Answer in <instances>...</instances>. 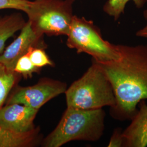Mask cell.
<instances>
[{
    "label": "cell",
    "mask_w": 147,
    "mask_h": 147,
    "mask_svg": "<svg viewBox=\"0 0 147 147\" xmlns=\"http://www.w3.org/2000/svg\"><path fill=\"white\" fill-rule=\"evenodd\" d=\"M118 59L97 62L110 82L116 97V105L110 113L117 121H131L137 106L147 100V45L116 44ZM95 61V60H94Z\"/></svg>",
    "instance_id": "obj_1"
},
{
    "label": "cell",
    "mask_w": 147,
    "mask_h": 147,
    "mask_svg": "<svg viewBox=\"0 0 147 147\" xmlns=\"http://www.w3.org/2000/svg\"><path fill=\"white\" fill-rule=\"evenodd\" d=\"M103 109L82 110L67 107L56 128L42 141L45 147H60L71 141L95 142L105 130Z\"/></svg>",
    "instance_id": "obj_2"
},
{
    "label": "cell",
    "mask_w": 147,
    "mask_h": 147,
    "mask_svg": "<svg viewBox=\"0 0 147 147\" xmlns=\"http://www.w3.org/2000/svg\"><path fill=\"white\" fill-rule=\"evenodd\" d=\"M64 93L67 107L89 110L116 105L110 82L99 64L93 59L84 74L67 88Z\"/></svg>",
    "instance_id": "obj_3"
},
{
    "label": "cell",
    "mask_w": 147,
    "mask_h": 147,
    "mask_svg": "<svg viewBox=\"0 0 147 147\" xmlns=\"http://www.w3.org/2000/svg\"><path fill=\"white\" fill-rule=\"evenodd\" d=\"M76 0L30 1L25 13L32 28L41 36H67Z\"/></svg>",
    "instance_id": "obj_4"
},
{
    "label": "cell",
    "mask_w": 147,
    "mask_h": 147,
    "mask_svg": "<svg viewBox=\"0 0 147 147\" xmlns=\"http://www.w3.org/2000/svg\"><path fill=\"white\" fill-rule=\"evenodd\" d=\"M67 45L78 53L89 55L97 62L115 61L119 57L116 44L105 40L99 28L84 17L74 16Z\"/></svg>",
    "instance_id": "obj_5"
},
{
    "label": "cell",
    "mask_w": 147,
    "mask_h": 147,
    "mask_svg": "<svg viewBox=\"0 0 147 147\" xmlns=\"http://www.w3.org/2000/svg\"><path fill=\"white\" fill-rule=\"evenodd\" d=\"M65 83L58 80L43 78L36 84L21 87L16 85L9 95L5 104H19L39 110L49 101L64 93Z\"/></svg>",
    "instance_id": "obj_6"
},
{
    "label": "cell",
    "mask_w": 147,
    "mask_h": 147,
    "mask_svg": "<svg viewBox=\"0 0 147 147\" xmlns=\"http://www.w3.org/2000/svg\"><path fill=\"white\" fill-rule=\"evenodd\" d=\"M35 48L45 49L47 44L44 36L34 31L30 22L27 21L20 30V34L0 54V63L8 69L14 71L19 59Z\"/></svg>",
    "instance_id": "obj_7"
},
{
    "label": "cell",
    "mask_w": 147,
    "mask_h": 147,
    "mask_svg": "<svg viewBox=\"0 0 147 147\" xmlns=\"http://www.w3.org/2000/svg\"><path fill=\"white\" fill-rule=\"evenodd\" d=\"M39 110L19 104H5L0 109V126L18 133L34 129Z\"/></svg>",
    "instance_id": "obj_8"
},
{
    "label": "cell",
    "mask_w": 147,
    "mask_h": 147,
    "mask_svg": "<svg viewBox=\"0 0 147 147\" xmlns=\"http://www.w3.org/2000/svg\"><path fill=\"white\" fill-rule=\"evenodd\" d=\"M139 106L131 123L123 131V147L147 146V103L145 100H142Z\"/></svg>",
    "instance_id": "obj_9"
},
{
    "label": "cell",
    "mask_w": 147,
    "mask_h": 147,
    "mask_svg": "<svg viewBox=\"0 0 147 147\" xmlns=\"http://www.w3.org/2000/svg\"><path fill=\"white\" fill-rule=\"evenodd\" d=\"M27 21L20 13L0 16V54L4 51L7 41L20 31Z\"/></svg>",
    "instance_id": "obj_10"
},
{
    "label": "cell",
    "mask_w": 147,
    "mask_h": 147,
    "mask_svg": "<svg viewBox=\"0 0 147 147\" xmlns=\"http://www.w3.org/2000/svg\"><path fill=\"white\" fill-rule=\"evenodd\" d=\"M21 77L20 74L8 69L0 63V109L5 105L9 95Z\"/></svg>",
    "instance_id": "obj_11"
},
{
    "label": "cell",
    "mask_w": 147,
    "mask_h": 147,
    "mask_svg": "<svg viewBox=\"0 0 147 147\" xmlns=\"http://www.w3.org/2000/svg\"><path fill=\"white\" fill-rule=\"evenodd\" d=\"M130 1L138 9L143 8L147 3V0H107L103 6V11L117 21L124 13L126 5Z\"/></svg>",
    "instance_id": "obj_12"
},
{
    "label": "cell",
    "mask_w": 147,
    "mask_h": 147,
    "mask_svg": "<svg viewBox=\"0 0 147 147\" xmlns=\"http://www.w3.org/2000/svg\"><path fill=\"white\" fill-rule=\"evenodd\" d=\"M40 70L32 62L28 54L19 58L16 64L14 71L20 74L22 76L27 79L31 78L33 73H37Z\"/></svg>",
    "instance_id": "obj_13"
},
{
    "label": "cell",
    "mask_w": 147,
    "mask_h": 147,
    "mask_svg": "<svg viewBox=\"0 0 147 147\" xmlns=\"http://www.w3.org/2000/svg\"><path fill=\"white\" fill-rule=\"evenodd\" d=\"M28 55L32 63L38 68L40 69L47 65H54V63L49 57L44 49H33Z\"/></svg>",
    "instance_id": "obj_14"
},
{
    "label": "cell",
    "mask_w": 147,
    "mask_h": 147,
    "mask_svg": "<svg viewBox=\"0 0 147 147\" xmlns=\"http://www.w3.org/2000/svg\"><path fill=\"white\" fill-rule=\"evenodd\" d=\"M30 0H0V10L16 9L25 12Z\"/></svg>",
    "instance_id": "obj_15"
},
{
    "label": "cell",
    "mask_w": 147,
    "mask_h": 147,
    "mask_svg": "<svg viewBox=\"0 0 147 147\" xmlns=\"http://www.w3.org/2000/svg\"><path fill=\"white\" fill-rule=\"evenodd\" d=\"M123 130L121 127H117L113 130L108 144V147H123Z\"/></svg>",
    "instance_id": "obj_16"
},
{
    "label": "cell",
    "mask_w": 147,
    "mask_h": 147,
    "mask_svg": "<svg viewBox=\"0 0 147 147\" xmlns=\"http://www.w3.org/2000/svg\"><path fill=\"white\" fill-rule=\"evenodd\" d=\"M143 16L147 21V24L145 26L136 32V36L137 37L143 38L147 39V9L143 11Z\"/></svg>",
    "instance_id": "obj_17"
}]
</instances>
